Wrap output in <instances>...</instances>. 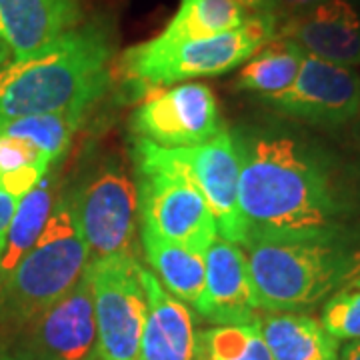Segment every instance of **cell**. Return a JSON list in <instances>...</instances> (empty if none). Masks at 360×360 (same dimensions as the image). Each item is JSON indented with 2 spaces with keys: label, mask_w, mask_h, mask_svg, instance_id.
<instances>
[{
  "label": "cell",
  "mask_w": 360,
  "mask_h": 360,
  "mask_svg": "<svg viewBox=\"0 0 360 360\" xmlns=\"http://www.w3.org/2000/svg\"><path fill=\"white\" fill-rule=\"evenodd\" d=\"M240 156V210L248 232L348 231L340 174L314 144L281 130L232 132Z\"/></svg>",
  "instance_id": "1"
},
{
  "label": "cell",
  "mask_w": 360,
  "mask_h": 360,
  "mask_svg": "<svg viewBox=\"0 0 360 360\" xmlns=\"http://www.w3.org/2000/svg\"><path fill=\"white\" fill-rule=\"evenodd\" d=\"M112 39L86 22L44 51L0 68V122L32 115H86L110 84Z\"/></svg>",
  "instance_id": "2"
},
{
  "label": "cell",
  "mask_w": 360,
  "mask_h": 360,
  "mask_svg": "<svg viewBox=\"0 0 360 360\" xmlns=\"http://www.w3.org/2000/svg\"><path fill=\"white\" fill-rule=\"evenodd\" d=\"M258 310L304 312L360 274V238L350 231L248 232L243 243Z\"/></svg>",
  "instance_id": "3"
},
{
  "label": "cell",
  "mask_w": 360,
  "mask_h": 360,
  "mask_svg": "<svg viewBox=\"0 0 360 360\" xmlns=\"http://www.w3.org/2000/svg\"><path fill=\"white\" fill-rule=\"evenodd\" d=\"M89 264L90 252L78 222L75 196L72 191H66L56 198L37 245L0 278V326H30L78 283Z\"/></svg>",
  "instance_id": "4"
},
{
  "label": "cell",
  "mask_w": 360,
  "mask_h": 360,
  "mask_svg": "<svg viewBox=\"0 0 360 360\" xmlns=\"http://www.w3.org/2000/svg\"><path fill=\"white\" fill-rule=\"evenodd\" d=\"M276 26V16L252 14L236 30L210 39L162 42L155 37L122 52L118 70L130 84L144 89L224 75L245 65L274 39Z\"/></svg>",
  "instance_id": "5"
},
{
  "label": "cell",
  "mask_w": 360,
  "mask_h": 360,
  "mask_svg": "<svg viewBox=\"0 0 360 360\" xmlns=\"http://www.w3.org/2000/svg\"><path fill=\"white\" fill-rule=\"evenodd\" d=\"M132 160L139 182V222L162 238L198 255L219 236L217 220L194 180L162 146L134 139Z\"/></svg>",
  "instance_id": "6"
},
{
  "label": "cell",
  "mask_w": 360,
  "mask_h": 360,
  "mask_svg": "<svg viewBox=\"0 0 360 360\" xmlns=\"http://www.w3.org/2000/svg\"><path fill=\"white\" fill-rule=\"evenodd\" d=\"M90 260L136 252L139 182L115 156L98 160L72 188Z\"/></svg>",
  "instance_id": "7"
},
{
  "label": "cell",
  "mask_w": 360,
  "mask_h": 360,
  "mask_svg": "<svg viewBox=\"0 0 360 360\" xmlns=\"http://www.w3.org/2000/svg\"><path fill=\"white\" fill-rule=\"evenodd\" d=\"M141 262L132 255L90 260L89 278L98 324V350L104 360H139L148 300Z\"/></svg>",
  "instance_id": "8"
},
{
  "label": "cell",
  "mask_w": 360,
  "mask_h": 360,
  "mask_svg": "<svg viewBox=\"0 0 360 360\" xmlns=\"http://www.w3.org/2000/svg\"><path fill=\"white\" fill-rule=\"evenodd\" d=\"M136 139L162 148H191L224 129L214 92L202 82H180L146 98L130 116Z\"/></svg>",
  "instance_id": "9"
},
{
  "label": "cell",
  "mask_w": 360,
  "mask_h": 360,
  "mask_svg": "<svg viewBox=\"0 0 360 360\" xmlns=\"http://www.w3.org/2000/svg\"><path fill=\"white\" fill-rule=\"evenodd\" d=\"M165 150L205 194L206 202L217 220L220 238L243 246L248 234V224L243 217L238 198L240 156L234 134L222 130L205 144Z\"/></svg>",
  "instance_id": "10"
},
{
  "label": "cell",
  "mask_w": 360,
  "mask_h": 360,
  "mask_svg": "<svg viewBox=\"0 0 360 360\" xmlns=\"http://www.w3.org/2000/svg\"><path fill=\"white\" fill-rule=\"evenodd\" d=\"M264 103L281 115L316 127L350 124L360 106V72L304 52L292 86Z\"/></svg>",
  "instance_id": "11"
},
{
  "label": "cell",
  "mask_w": 360,
  "mask_h": 360,
  "mask_svg": "<svg viewBox=\"0 0 360 360\" xmlns=\"http://www.w3.org/2000/svg\"><path fill=\"white\" fill-rule=\"evenodd\" d=\"M28 360H98V324L89 269L30 324Z\"/></svg>",
  "instance_id": "12"
},
{
  "label": "cell",
  "mask_w": 360,
  "mask_h": 360,
  "mask_svg": "<svg viewBox=\"0 0 360 360\" xmlns=\"http://www.w3.org/2000/svg\"><path fill=\"white\" fill-rule=\"evenodd\" d=\"M205 262V292L194 307L196 312L212 324L257 321V295L243 246L217 236Z\"/></svg>",
  "instance_id": "13"
},
{
  "label": "cell",
  "mask_w": 360,
  "mask_h": 360,
  "mask_svg": "<svg viewBox=\"0 0 360 360\" xmlns=\"http://www.w3.org/2000/svg\"><path fill=\"white\" fill-rule=\"evenodd\" d=\"M276 37L292 40L307 54L340 66L360 65V8L352 0H326L284 18Z\"/></svg>",
  "instance_id": "14"
},
{
  "label": "cell",
  "mask_w": 360,
  "mask_h": 360,
  "mask_svg": "<svg viewBox=\"0 0 360 360\" xmlns=\"http://www.w3.org/2000/svg\"><path fill=\"white\" fill-rule=\"evenodd\" d=\"M82 20V0H0V39L13 60L44 51Z\"/></svg>",
  "instance_id": "15"
},
{
  "label": "cell",
  "mask_w": 360,
  "mask_h": 360,
  "mask_svg": "<svg viewBox=\"0 0 360 360\" xmlns=\"http://www.w3.org/2000/svg\"><path fill=\"white\" fill-rule=\"evenodd\" d=\"M148 314L139 360H198V333L191 309L168 292L150 270H141Z\"/></svg>",
  "instance_id": "16"
},
{
  "label": "cell",
  "mask_w": 360,
  "mask_h": 360,
  "mask_svg": "<svg viewBox=\"0 0 360 360\" xmlns=\"http://www.w3.org/2000/svg\"><path fill=\"white\" fill-rule=\"evenodd\" d=\"M260 328L274 360H340V340L304 312H269Z\"/></svg>",
  "instance_id": "17"
},
{
  "label": "cell",
  "mask_w": 360,
  "mask_h": 360,
  "mask_svg": "<svg viewBox=\"0 0 360 360\" xmlns=\"http://www.w3.org/2000/svg\"><path fill=\"white\" fill-rule=\"evenodd\" d=\"M141 243L144 257L156 272L158 283L179 300L196 307L205 292V255L167 240L144 226H141Z\"/></svg>",
  "instance_id": "18"
},
{
  "label": "cell",
  "mask_w": 360,
  "mask_h": 360,
  "mask_svg": "<svg viewBox=\"0 0 360 360\" xmlns=\"http://www.w3.org/2000/svg\"><path fill=\"white\" fill-rule=\"evenodd\" d=\"M304 60V51L292 40L274 39L252 54L236 75L234 89L252 92L262 101L283 94L292 86Z\"/></svg>",
  "instance_id": "19"
},
{
  "label": "cell",
  "mask_w": 360,
  "mask_h": 360,
  "mask_svg": "<svg viewBox=\"0 0 360 360\" xmlns=\"http://www.w3.org/2000/svg\"><path fill=\"white\" fill-rule=\"evenodd\" d=\"M56 172L51 168L34 188L20 196L6 234V248L0 260V278L6 276L30 252L46 229V222L56 205Z\"/></svg>",
  "instance_id": "20"
},
{
  "label": "cell",
  "mask_w": 360,
  "mask_h": 360,
  "mask_svg": "<svg viewBox=\"0 0 360 360\" xmlns=\"http://www.w3.org/2000/svg\"><path fill=\"white\" fill-rule=\"evenodd\" d=\"M250 16L234 0H180L174 16L156 39L162 42L210 39L236 30Z\"/></svg>",
  "instance_id": "21"
},
{
  "label": "cell",
  "mask_w": 360,
  "mask_h": 360,
  "mask_svg": "<svg viewBox=\"0 0 360 360\" xmlns=\"http://www.w3.org/2000/svg\"><path fill=\"white\" fill-rule=\"evenodd\" d=\"M84 115H32L0 122V134L28 142L51 158L52 165L60 162L68 153L75 132L82 124Z\"/></svg>",
  "instance_id": "22"
},
{
  "label": "cell",
  "mask_w": 360,
  "mask_h": 360,
  "mask_svg": "<svg viewBox=\"0 0 360 360\" xmlns=\"http://www.w3.org/2000/svg\"><path fill=\"white\" fill-rule=\"evenodd\" d=\"M198 360H274L260 319L245 324H214L198 333Z\"/></svg>",
  "instance_id": "23"
},
{
  "label": "cell",
  "mask_w": 360,
  "mask_h": 360,
  "mask_svg": "<svg viewBox=\"0 0 360 360\" xmlns=\"http://www.w3.org/2000/svg\"><path fill=\"white\" fill-rule=\"evenodd\" d=\"M54 167L51 158L28 142L0 134V188L25 196Z\"/></svg>",
  "instance_id": "24"
},
{
  "label": "cell",
  "mask_w": 360,
  "mask_h": 360,
  "mask_svg": "<svg viewBox=\"0 0 360 360\" xmlns=\"http://www.w3.org/2000/svg\"><path fill=\"white\" fill-rule=\"evenodd\" d=\"M322 326L336 340H360V274L328 296L321 312Z\"/></svg>",
  "instance_id": "25"
},
{
  "label": "cell",
  "mask_w": 360,
  "mask_h": 360,
  "mask_svg": "<svg viewBox=\"0 0 360 360\" xmlns=\"http://www.w3.org/2000/svg\"><path fill=\"white\" fill-rule=\"evenodd\" d=\"M18 196L6 193L0 188V260L4 255V248H6V234L11 229V222H13L14 212H16V206H18Z\"/></svg>",
  "instance_id": "26"
},
{
  "label": "cell",
  "mask_w": 360,
  "mask_h": 360,
  "mask_svg": "<svg viewBox=\"0 0 360 360\" xmlns=\"http://www.w3.org/2000/svg\"><path fill=\"white\" fill-rule=\"evenodd\" d=\"M322 2H326V0H272V13L276 16V20L281 22L284 18L307 13V11L319 6Z\"/></svg>",
  "instance_id": "27"
},
{
  "label": "cell",
  "mask_w": 360,
  "mask_h": 360,
  "mask_svg": "<svg viewBox=\"0 0 360 360\" xmlns=\"http://www.w3.org/2000/svg\"><path fill=\"white\" fill-rule=\"evenodd\" d=\"M236 4H240L246 13L250 14H272V0H234Z\"/></svg>",
  "instance_id": "28"
},
{
  "label": "cell",
  "mask_w": 360,
  "mask_h": 360,
  "mask_svg": "<svg viewBox=\"0 0 360 360\" xmlns=\"http://www.w3.org/2000/svg\"><path fill=\"white\" fill-rule=\"evenodd\" d=\"M340 360H360V340L359 342H347L340 348Z\"/></svg>",
  "instance_id": "29"
},
{
  "label": "cell",
  "mask_w": 360,
  "mask_h": 360,
  "mask_svg": "<svg viewBox=\"0 0 360 360\" xmlns=\"http://www.w3.org/2000/svg\"><path fill=\"white\" fill-rule=\"evenodd\" d=\"M11 60H13V52H11V49L6 46V42L0 39V68L8 65Z\"/></svg>",
  "instance_id": "30"
},
{
  "label": "cell",
  "mask_w": 360,
  "mask_h": 360,
  "mask_svg": "<svg viewBox=\"0 0 360 360\" xmlns=\"http://www.w3.org/2000/svg\"><path fill=\"white\" fill-rule=\"evenodd\" d=\"M350 124H352V136H354V141L360 146V106L359 110H356V115H354V118L350 120Z\"/></svg>",
  "instance_id": "31"
},
{
  "label": "cell",
  "mask_w": 360,
  "mask_h": 360,
  "mask_svg": "<svg viewBox=\"0 0 360 360\" xmlns=\"http://www.w3.org/2000/svg\"><path fill=\"white\" fill-rule=\"evenodd\" d=\"M0 360H28L25 356V359H20V356H6V354H0Z\"/></svg>",
  "instance_id": "32"
},
{
  "label": "cell",
  "mask_w": 360,
  "mask_h": 360,
  "mask_svg": "<svg viewBox=\"0 0 360 360\" xmlns=\"http://www.w3.org/2000/svg\"><path fill=\"white\" fill-rule=\"evenodd\" d=\"M98 360H104V359H98Z\"/></svg>",
  "instance_id": "33"
}]
</instances>
